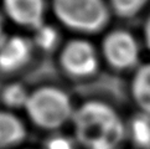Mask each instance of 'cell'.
Instances as JSON below:
<instances>
[{
	"label": "cell",
	"mask_w": 150,
	"mask_h": 149,
	"mask_svg": "<svg viewBox=\"0 0 150 149\" xmlns=\"http://www.w3.org/2000/svg\"><path fill=\"white\" fill-rule=\"evenodd\" d=\"M102 62L117 73H132L143 63L144 45L135 33L127 28H109L99 42Z\"/></svg>",
	"instance_id": "obj_3"
},
{
	"label": "cell",
	"mask_w": 150,
	"mask_h": 149,
	"mask_svg": "<svg viewBox=\"0 0 150 149\" xmlns=\"http://www.w3.org/2000/svg\"><path fill=\"white\" fill-rule=\"evenodd\" d=\"M61 65L71 77L89 79L98 74L103 62L99 47L86 37H78L62 49Z\"/></svg>",
	"instance_id": "obj_5"
},
{
	"label": "cell",
	"mask_w": 150,
	"mask_h": 149,
	"mask_svg": "<svg viewBox=\"0 0 150 149\" xmlns=\"http://www.w3.org/2000/svg\"><path fill=\"white\" fill-rule=\"evenodd\" d=\"M8 14L16 23L30 26L34 30L44 23V0H4Z\"/></svg>",
	"instance_id": "obj_7"
},
{
	"label": "cell",
	"mask_w": 150,
	"mask_h": 149,
	"mask_svg": "<svg viewBox=\"0 0 150 149\" xmlns=\"http://www.w3.org/2000/svg\"><path fill=\"white\" fill-rule=\"evenodd\" d=\"M58 31L53 26L42 24L35 29V42L42 50H52L58 42Z\"/></svg>",
	"instance_id": "obj_12"
},
{
	"label": "cell",
	"mask_w": 150,
	"mask_h": 149,
	"mask_svg": "<svg viewBox=\"0 0 150 149\" xmlns=\"http://www.w3.org/2000/svg\"><path fill=\"white\" fill-rule=\"evenodd\" d=\"M25 136L23 123L9 113H0V145H11L20 142Z\"/></svg>",
	"instance_id": "obj_10"
},
{
	"label": "cell",
	"mask_w": 150,
	"mask_h": 149,
	"mask_svg": "<svg viewBox=\"0 0 150 149\" xmlns=\"http://www.w3.org/2000/svg\"><path fill=\"white\" fill-rule=\"evenodd\" d=\"M127 140L134 149H150V117L135 112L127 118Z\"/></svg>",
	"instance_id": "obj_9"
},
{
	"label": "cell",
	"mask_w": 150,
	"mask_h": 149,
	"mask_svg": "<svg viewBox=\"0 0 150 149\" xmlns=\"http://www.w3.org/2000/svg\"><path fill=\"white\" fill-rule=\"evenodd\" d=\"M25 108L35 123L44 128H58L72 122L76 111L68 93L56 87H44L31 93Z\"/></svg>",
	"instance_id": "obj_4"
},
{
	"label": "cell",
	"mask_w": 150,
	"mask_h": 149,
	"mask_svg": "<svg viewBox=\"0 0 150 149\" xmlns=\"http://www.w3.org/2000/svg\"><path fill=\"white\" fill-rule=\"evenodd\" d=\"M76 140L66 137H56L51 139L47 144V149H76Z\"/></svg>",
	"instance_id": "obj_14"
},
{
	"label": "cell",
	"mask_w": 150,
	"mask_h": 149,
	"mask_svg": "<svg viewBox=\"0 0 150 149\" xmlns=\"http://www.w3.org/2000/svg\"><path fill=\"white\" fill-rule=\"evenodd\" d=\"M31 47L29 41L21 36L5 37L0 44V68L14 71L29 61Z\"/></svg>",
	"instance_id": "obj_8"
},
{
	"label": "cell",
	"mask_w": 150,
	"mask_h": 149,
	"mask_svg": "<svg viewBox=\"0 0 150 149\" xmlns=\"http://www.w3.org/2000/svg\"><path fill=\"white\" fill-rule=\"evenodd\" d=\"M74 140L83 149H123L127 118L113 103L100 98L84 101L72 118Z\"/></svg>",
	"instance_id": "obj_1"
},
{
	"label": "cell",
	"mask_w": 150,
	"mask_h": 149,
	"mask_svg": "<svg viewBox=\"0 0 150 149\" xmlns=\"http://www.w3.org/2000/svg\"><path fill=\"white\" fill-rule=\"evenodd\" d=\"M113 18L133 20L145 11L150 0H107Z\"/></svg>",
	"instance_id": "obj_11"
},
{
	"label": "cell",
	"mask_w": 150,
	"mask_h": 149,
	"mask_svg": "<svg viewBox=\"0 0 150 149\" xmlns=\"http://www.w3.org/2000/svg\"><path fill=\"white\" fill-rule=\"evenodd\" d=\"M52 8L63 25L84 35L103 34L113 18L107 0H52Z\"/></svg>",
	"instance_id": "obj_2"
},
{
	"label": "cell",
	"mask_w": 150,
	"mask_h": 149,
	"mask_svg": "<svg viewBox=\"0 0 150 149\" xmlns=\"http://www.w3.org/2000/svg\"><path fill=\"white\" fill-rule=\"evenodd\" d=\"M29 97L30 94L28 93V91L20 84H11V86L6 87L4 92L5 103L11 107H21V106L26 107Z\"/></svg>",
	"instance_id": "obj_13"
},
{
	"label": "cell",
	"mask_w": 150,
	"mask_h": 149,
	"mask_svg": "<svg viewBox=\"0 0 150 149\" xmlns=\"http://www.w3.org/2000/svg\"><path fill=\"white\" fill-rule=\"evenodd\" d=\"M4 31H3V25H1V19H0V44L4 41Z\"/></svg>",
	"instance_id": "obj_16"
},
{
	"label": "cell",
	"mask_w": 150,
	"mask_h": 149,
	"mask_svg": "<svg viewBox=\"0 0 150 149\" xmlns=\"http://www.w3.org/2000/svg\"><path fill=\"white\" fill-rule=\"evenodd\" d=\"M140 39L143 41L144 50L148 51L150 54V11L148 13L145 19H144V23H143V26H142Z\"/></svg>",
	"instance_id": "obj_15"
},
{
	"label": "cell",
	"mask_w": 150,
	"mask_h": 149,
	"mask_svg": "<svg viewBox=\"0 0 150 149\" xmlns=\"http://www.w3.org/2000/svg\"><path fill=\"white\" fill-rule=\"evenodd\" d=\"M128 92L137 112L150 117V60L130 73Z\"/></svg>",
	"instance_id": "obj_6"
}]
</instances>
